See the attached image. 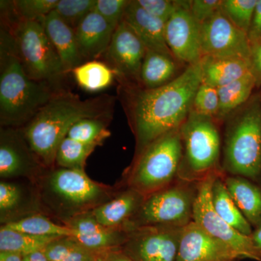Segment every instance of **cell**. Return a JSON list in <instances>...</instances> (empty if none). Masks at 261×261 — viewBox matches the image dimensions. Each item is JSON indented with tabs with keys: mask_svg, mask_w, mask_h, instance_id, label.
<instances>
[{
	"mask_svg": "<svg viewBox=\"0 0 261 261\" xmlns=\"http://www.w3.org/2000/svg\"><path fill=\"white\" fill-rule=\"evenodd\" d=\"M201 83L200 61L188 65L177 78L159 88L119 83L118 92L135 137V155L161 136L181 126L191 112Z\"/></svg>",
	"mask_w": 261,
	"mask_h": 261,
	"instance_id": "6da1fadb",
	"label": "cell"
},
{
	"mask_svg": "<svg viewBox=\"0 0 261 261\" xmlns=\"http://www.w3.org/2000/svg\"><path fill=\"white\" fill-rule=\"evenodd\" d=\"M115 103L116 97L109 94L82 99L62 89L21 129L43 167L53 168L58 148L71 127L86 118L112 119Z\"/></svg>",
	"mask_w": 261,
	"mask_h": 261,
	"instance_id": "7a4b0ae2",
	"label": "cell"
},
{
	"mask_svg": "<svg viewBox=\"0 0 261 261\" xmlns=\"http://www.w3.org/2000/svg\"><path fill=\"white\" fill-rule=\"evenodd\" d=\"M64 89L29 78L17 53L13 34L3 23L0 38V124L23 128Z\"/></svg>",
	"mask_w": 261,
	"mask_h": 261,
	"instance_id": "3957f363",
	"label": "cell"
},
{
	"mask_svg": "<svg viewBox=\"0 0 261 261\" xmlns=\"http://www.w3.org/2000/svg\"><path fill=\"white\" fill-rule=\"evenodd\" d=\"M223 123V172L256 181L261 176V94L252 95Z\"/></svg>",
	"mask_w": 261,
	"mask_h": 261,
	"instance_id": "277c9868",
	"label": "cell"
},
{
	"mask_svg": "<svg viewBox=\"0 0 261 261\" xmlns=\"http://www.w3.org/2000/svg\"><path fill=\"white\" fill-rule=\"evenodd\" d=\"M39 197L43 205L61 221L94 210L117 192L93 181L82 170L59 168L42 178Z\"/></svg>",
	"mask_w": 261,
	"mask_h": 261,
	"instance_id": "5b68a950",
	"label": "cell"
},
{
	"mask_svg": "<svg viewBox=\"0 0 261 261\" xmlns=\"http://www.w3.org/2000/svg\"><path fill=\"white\" fill-rule=\"evenodd\" d=\"M220 124L212 117L190 113L180 127L183 154L178 179L200 182L213 173L223 172Z\"/></svg>",
	"mask_w": 261,
	"mask_h": 261,
	"instance_id": "8992f818",
	"label": "cell"
},
{
	"mask_svg": "<svg viewBox=\"0 0 261 261\" xmlns=\"http://www.w3.org/2000/svg\"><path fill=\"white\" fill-rule=\"evenodd\" d=\"M183 154L180 128L168 132L136 154L126 174V187L147 197L178 178Z\"/></svg>",
	"mask_w": 261,
	"mask_h": 261,
	"instance_id": "52a82bcc",
	"label": "cell"
},
{
	"mask_svg": "<svg viewBox=\"0 0 261 261\" xmlns=\"http://www.w3.org/2000/svg\"><path fill=\"white\" fill-rule=\"evenodd\" d=\"M2 22L9 27L23 69L29 78L62 88L65 73L59 56L42 23L19 20L11 13Z\"/></svg>",
	"mask_w": 261,
	"mask_h": 261,
	"instance_id": "ba28073f",
	"label": "cell"
},
{
	"mask_svg": "<svg viewBox=\"0 0 261 261\" xmlns=\"http://www.w3.org/2000/svg\"><path fill=\"white\" fill-rule=\"evenodd\" d=\"M199 185L200 182L177 178L169 186L147 196L124 230L148 226L185 227L192 222Z\"/></svg>",
	"mask_w": 261,
	"mask_h": 261,
	"instance_id": "9c48e42d",
	"label": "cell"
},
{
	"mask_svg": "<svg viewBox=\"0 0 261 261\" xmlns=\"http://www.w3.org/2000/svg\"><path fill=\"white\" fill-rule=\"evenodd\" d=\"M223 172L215 173L200 182L194 205L192 221L211 236L226 244L241 259L260 261L252 245L250 236L238 232L215 211L211 201V187L215 178Z\"/></svg>",
	"mask_w": 261,
	"mask_h": 261,
	"instance_id": "30bf717a",
	"label": "cell"
},
{
	"mask_svg": "<svg viewBox=\"0 0 261 261\" xmlns=\"http://www.w3.org/2000/svg\"><path fill=\"white\" fill-rule=\"evenodd\" d=\"M183 229L169 226L132 228L121 250L134 261H176Z\"/></svg>",
	"mask_w": 261,
	"mask_h": 261,
	"instance_id": "8fae6325",
	"label": "cell"
},
{
	"mask_svg": "<svg viewBox=\"0 0 261 261\" xmlns=\"http://www.w3.org/2000/svg\"><path fill=\"white\" fill-rule=\"evenodd\" d=\"M147 51L144 43L123 20L115 30L103 58L119 83L140 86L141 68Z\"/></svg>",
	"mask_w": 261,
	"mask_h": 261,
	"instance_id": "7c38bea8",
	"label": "cell"
},
{
	"mask_svg": "<svg viewBox=\"0 0 261 261\" xmlns=\"http://www.w3.org/2000/svg\"><path fill=\"white\" fill-rule=\"evenodd\" d=\"M202 56L250 61L251 45L247 33L238 29L221 10L201 24Z\"/></svg>",
	"mask_w": 261,
	"mask_h": 261,
	"instance_id": "4fadbf2b",
	"label": "cell"
},
{
	"mask_svg": "<svg viewBox=\"0 0 261 261\" xmlns=\"http://www.w3.org/2000/svg\"><path fill=\"white\" fill-rule=\"evenodd\" d=\"M201 24L190 9L181 8L166 22L165 34L168 48L178 63L187 66L198 63L202 58Z\"/></svg>",
	"mask_w": 261,
	"mask_h": 261,
	"instance_id": "5bb4252c",
	"label": "cell"
},
{
	"mask_svg": "<svg viewBox=\"0 0 261 261\" xmlns=\"http://www.w3.org/2000/svg\"><path fill=\"white\" fill-rule=\"evenodd\" d=\"M43 167L33 153L21 128L1 126L0 176L3 178L27 176Z\"/></svg>",
	"mask_w": 261,
	"mask_h": 261,
	"instance_id": "9a60e30c",
	"label": "cell"
},
{
	"mask_svg": "<svg viewBox=\"0 0 261 261\" xmlns=\"http://www.w3.org/2000/svg\"><path fill=\"white\" fill-rule=\"evenodd\" d=\"M238 260L241 257L234 250L193 221L184 227L176 261Z\"/></svg>",
	"mask_w": 261,
	"mask_h": 261,
	"instance_id": "2e32d148",
	"label": "cell"
},
{
	"mask_svg": "<svg viewBox=\"0 0 261 261\" xmlns=\"http://www.w3.org/2000/svg\"><path fill=\"white\" fill-rule=\"evenodd\" d=\"M116 29L95 11L75 29V39L84 61H95L107 51Z\"/></svg>",
	"mask_w": 261,
	"mask_h": 261,
	"instance_id": "e0dca14e",
	"label": "cell"
},
{
	"mask_svg": "<svg viewBox=\"0 0 261 261\" xmlns=\"http://www.w3.org/2000/svg\"><path fill=\"white\" fill-rule=\"evenodd\" d=\"M140 38L148 50L172 56L166 40V23L145 11L137 0H132L127 7L123 19Z\"/></svg>",
	"mask_w": 261,
	"mask_h": 261,
	"instance_id": "ac0fdd59",
	"label": "cell"
},
{
	"mask_svg": "<svg viewBox=\"0 0 261 261\" xmlns=\"http://www.w3.org/2000/svg\"><path fill=\"white\" fill-rule=\"evenodd\" d=\"M39 21L59 56L66 74L85 63L79 49L75 31L67 25L54 10Z\"/></svg>",
	"mask_w": 261,
	"mask_h": 261,
	"instance_id": "d6986e66",
	"label": "cell"
},
{
	"mask_svg": "<svg viewBox=\"0 0 261 261\" xmlns=\"http://www.w3.org/2000/svg\"><path fill=\"white\" fill-rule=\"evenodd\" d=\"M145 196L132 189L117 192L108 202L91 211L90 214L99 224L110 228H123L140 208Z\"/></svg>",
	"mask_w": 261,
	"mask_h": 261,
	"instance_id": "ffe728a7",
	"label": "cell"
},
{
	"mask_svg": "<svg viewBox=\"0 0 261 261\" xmlns=\"http://www.w3.org/2000/svg\"><path fill=\"white\" fill-rule=\"evenodd\" d=\"M202 83L216 88L224 87L251 72L249 60L238 58L202 57Z\"/></svg>",
	"mask_w": 261,
	"mask_h": 261,
	"instance_id": "44dd1931",
	"label": "cell"
},
{
	"mask_svg": "<svg viewBox=\"0 0 261 261\" xmlns=\"http://www.w3.org/2000/svg\"><path fill=\"white\" fill-rule=\"evenodd\" d=\"M225 185L233 202L252 227L261 226V188L243 176L225 174Z\"/></svg>",
	"mask_w": 261,
	"mask_h": 261,
	"instance_id": "7402d4cb",
	"label": "cell"
},
{
	"mask_svg": "<svg viewBox=\"0 0 261 261\" xmlns=\"http://www.w3.org/2000/svg\"><path fill=\"white\" fill-rule=\"evenodd\" d=\"M173 56L147 49L140 71V87L156 89L171 83L181 73Z\"/></svg>",
	"mask_w": 261,
	"mask_h": 261,
	"instance_id": "603a6c76",
	"label": "cell"
},
{
	"mask_svg": "<svg viewBox=\"0 0 261 261\" xmlns=\"http://www.w3.org/2000/svg\"><path fill=\"white\" fill-rule=\"evenodd\" d=\"M225 173H221L215 178L211 187V201L215 211L220 217L234 228L238 232L245 236L252 234V227L244 217L231 195L228 193L224 183Z\"/></svg>",
	"mask_w": 261,
	"mask_h": 261,
	"instance_id": "cb8c5ba5",
	"label": "cell"
},
{
	"mask_svg": "<svg viewBox=\"0 0 261 261\" xmlns=\"http://www.w3.org/2000/svg\"><path fill=\"white\" fill-rule=\"evenodd\" d=\"M256 81L251 72L239 80L217 88L219 97V111L216 121L220 123L238 108L242 107L252 97Z\"/></svg>",
	"mask_w": 261,
	"mask_h": 261,
	"instance_id": "d4e9b609",
	"label": "cell"
},
{
	"mask_svg": "<svg viewBox=\"0 0 261 261\" xmlns=\"http://www.w3.org/2000/svg\"><path fill=\"white\" fill-rule=\"evenodd\" d=\"M71 73L81 88L89 92L107 89L116 80V74L109 65L97 60L85 62Z\"/></svg>",
	"mask_w": 261,
	"mask_h": 261,
	"instance_id": "484cf974",
	"label": "cell"
},
{
	"mask_svg": "<svg viewBox=\"0 0 261 261\" xmlns=\"http://www.w3.org/2000/svg\"><path fill=\"white\" fill-rule=\"evenodd\" d=\"M62 237L38 236L20 232L2 226L0 228V251L18 252L28 255L43 251L54 240Z\"/></svg>",
	"mask_w": 261,
	"mask_h": 261,
	"instance_id": "4316f807",
	"label": "cell"
},
{
	"mask_svg": "<svg viewBox=\"0 0 261 261\" xmlns=\"http://www.w3.org/2000/svg\"><path fill=\"white\" fill-rule=\"evenodd\" d=\"M5 227L38 235L49 237H74L75 233L65 225L57 224L42 215H32L3 224Z\"/></svg>",
	"mask_w": 261,
	"mask_h": 261,
	"instance_id": "83f0119b",
	"label": "cell"
},
{
	"mask_svg": "<svg viewBox=\"0 0 261 261\" xmlns=\"http://www.w3.org/2000/svg\"><path fill=\"white\" fill-rule=\"evenodd\" d=\"M43 252L50 261H99L101 252L89 250L73 237L57 239Z\"/></svg>",
	"mask_w": 261,
	"mask_h": 261,
	"instance_id": "f1b7e54d",
	"label": "cell"
},
{
	"mask_svg": "<svg viewBox=\"0 0 261 261\" xmlns=\"http://www.w3.org/2000/svg\"><path fill=\"white\" fill-rule=\"evenodd\" d=\"M97 147L66 137L58 148L56 163L60 168L84 171L86 161Z\"/></svg>",
	"mask_w": 261,
	"mask_h": 261,
	"instance_id": "f546056e",
	"label": "cell"
},
{
	"mask_svg": "<svg viewBox=\"0 0 261 261\" xmlns=\"http://www.w3.org/2000/svg\"><path fill=\"white\" fill-rule=\"evenodd\" d=\"M108 118H86L71 127L67 137L87 144L102 145L111 135L108 129Z\"/></svg>",
	"mask_w": 261,
	"mask_h": 261,
	"instance_id": "4dcf8cb0",
	"label": "cell"
},
{
	"mask_svg": "<svg viewBox=\"0 0 261 261\" xmlns=\"http://www.w3.org/2000/svg\"><path fill=\"white\" fill-rule=\"evenodd\" d=\"M97 0H58L54 11L70 28L75 29L95 8Z\"/></svg>",
	"mask_w": 261,
	"mask_h": 261,
	"instance_id": "1f68e13d",
	"label": "cell"
},
{
	"mask_svg": "<svg viewBox=\"0 0 261 261\" xmlns=\"http://www.w3.org/2000/svg\"><path fill=\"white\" fill-rule=\"evenodd\" d=\"M257 0H221V10L238 29L248 33Z\"/></svg>",
	"mask_w": 261,
	"mask_h": 261,
	"instance_id": "d6a6232c",
	"label": "cell"
},
{
	"mask_svg": "<svg viewBox=\"0 0 261 261\" xmlns=\"http://www.w3.org/2000/svg\"><path fill=\"white\" fill-rule=\"evenodd\" d=\"M58 0H15L9 2L13 16L19 20H39L50 13Z\"/></svg>",
	"mask_w": 261,
	"mask_h": 261,
	"instance_id": "836d02e7",
	"label": "cell"
},
{
	"mask_svg": "<svg viewBox=\"0 0 261 261\" xmlns=\"http://www.w3.org/2000/svg\"><path fill=\"white\" fill-rule=\"evenodd\" d=\"M192 111L198 114L212 117L216 120L219 111V97L217 88L201 83L196 91Z\"/></svg>",
	"mask_w": 261,
	"mask_h": 261,
	"instance_id": "e575fe53",
	"label": "cell"
},
{
	"mask_svg": "<svg viewBox=\"0 0 261 261\" xmlns=\"http://www.w3.org/2000/svg\"><path fill=\"white\" fill-rule=\"evenodd\" d=\"M137 3L149 14L162 20L165 23L181 8L190 10L191 1L179 0H137Z\"/></svg>",
	"mask_w": 261,
	"mask_h": 261,
	"instance_id": "d590c367",
	"label": "cell"
},
{
	"mask_svg": "<svg viewBox=\"0 0 261 261\" xmlns=\"http://www.w3.org/2000/svg\"><path fill=\"white\" fill-rule=\"evenodd\" d=\"M130 0H97L94 11L102 16L113 28L123 21Z\"/></svg>",
	"mask_w": 261,
	"mask_h": 261,
	"instance_id": "8d00e7d4",
	"label": "cell"
},
{
	"mask_svg": "<svg viewBox=\"0 0 261 261\" xmlns=\"http://www.w3.org/2000/svg\"><path fill=\"white\" fill-rule=\"evenodd\" d=\"M21 189L14 183L1 181L0 183V212L1 219L18 208L22 201Z\"/></svg>",
	"mask_w": 261,
	"mask_h": 261,
	"instance_id": "74e56055",
	"label": "cell"
},
{
	"mask_svg": "<svg viewBox=\"0 0 261 261\" xmlns=\"http://www.w3.org/2000/svg\"><path fill=\"white\" fill-rule=\"evenodd\" d=\"M221 0H193L190 12L195 20L202 24L221 10Z\"/></svg>",
	"mask_w": 261,
	"mask_h": 261,
	"instance_id": "f35d334b",
	"label": "cell"
},
{
	"mask_svg": "<svg viewBox=\"0 0 261 261\" xmlns=\"http://www.w3.org/2000/svg\"><path fill=\"white\" fill-rule=\"evenodd\" d=\"M247 37L250 45L261 42V0H257Z\"/></svg>",
	"mask_w": 261,
	"mask_h": 261,
	"instance_id": "ab89813d",
	"label": "cell"
},
{
	"mask_svg": "<svg viewBox=\"0 0 261 261\" xmlns=\"http://www.w3.org/2000/svg\"><path fill=\"white\" fill-rule=\"evenodd\" d=\"M251 73L256 81V87H261V42L251 45L250 57Z\"/></svg>",
	"mask_w": 261,
	"mask_h": 261,
	"instance_id": "60d3db41",
	"label": "cell"
},
{
	"mask_svg": "<svg viewBox=\"0 0 261 261\" xmlns=\"http://www.w3.org/2000/svg\"><path fill=\"white\" fill-rule=\"evenodd\" d=\"M99 261H134L121 248L101 252Z\"/></svg>",
	"mask_w": 261,
	"mask_h": 261,
	"instance_id": "b9f144b4",
	"label": "cell"
},
{
	"mask_svg": "<svg viewBox=\"0 0 261 261\" xmlns=\"http://www.w3.org/2000/svg\"><path fill=\"white\" fill-rule=\"evenodd\" d=\"M250 237L257 256L261 260V226L260 227L255 228Z\"/></svg>",
	"mask_w": 261,
	"mask_h": 261,
	"instance_id": "7bdbcfd3",
	"label": "cell"
},
{
	"mask_svg": "<svg viewBox=\"0 0 261 261\" xmlns=\"http://www.w3.org/2000/svg\"><path fill=\"white\" fill-rule=\"evenodd\" d=\"M0 261H23V255L18 252L0 251Z\"/></svg>",
	"mask_w": 261,
	"mask_h": 261,
	"instance_id": "ee69618b",
	"label": "cell"
},
{
	"mask_svg": "<svg viewBox=\"0 0 261 261\" xmlns=\"http://www.w3.org/2000/svg\"><path fill=\"white\" fill-rule=\"evenodd\" d=\"M29 261H50L43 251L33 252L28 255H24Z\"/></svg>",
	"mask_w": 261,
	"mask_h": 261,
	"instance_id": "f6af8a7d",
	"label": "cell"
},
{
	"mask_svg": "<svg viewBox=\"0 0 261 261\" xmlns=\"http://www.w3.org/2000/svg\"><path fill=\"white\" fill-rule=\"evenodd\" d=\"M23 261H29L28 259L25 256H23Z\"/></svg>",
	"mask_w": 261,
	"mask_h": 261,
	"instance_id": "bcb514c9",
	"label": "cell"
}]
</instances>
